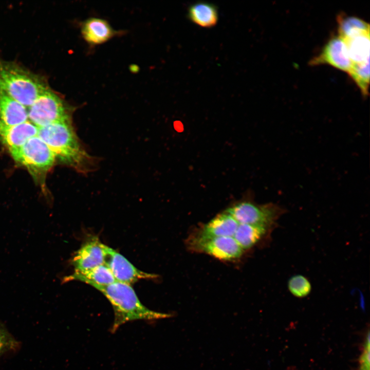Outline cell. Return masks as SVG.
<instances>
[{"label":"cell","instance_id":"cell-22","mask_svg":"<svg viewBox=\"0 0 370 370\" xmlns=\"http://www.w3.org/2000/svg\"><path fill=\"white\" fill-rule=\"evenodd\" d=\"M16 345V341L0 325V356Z\"/></svg>","mask_w":370,"mask_h":370},{"label":"cell","instance_id":"cell-2","mask_svg":"<svg viewBox=\"0 0 370 370\" xmlns=\"http://www.w3.org/2000/svg\"><path fill=\"white\" fill-rule=\"evenodd\" d=\"M112 305L114 319L110 332H115L125 323L136 320L155 321L170 318L173 314L150 309L139 300L130 285L117 281L106 286L94 285Z\"/></svg>","mask_w":370,"mask_h":370},{"label":"cell","instance_id":"cell-7","mask_svg":"<svg viewBox=\"0 0 370 370\" xmlns=\"http://www.w3.org/2000/svg\"><path fill=\"white\" fill-rule=\"evenodd\" d=\"M17 162L34 173H46L53 165L55 157L38 136L29 139L22 146L10 152Z\"/></svg>","mask_w":370,"mask_h":370},{"label":"cell","instance_id":"cell-11","mask_svg":"<svg viewBox=\"0 0 370 370\" xmlns=\"http://www.w3.org/2000/svg\"><path fill=\"white\" fill-rule=\"evenodd\" d=\"M39 128L29 121L11 126H0V140L9 152L22 146L38 135Z\"/></svg>","mask_w":370,"mask_h":370},{"label":"cell","instance_id":"cell-9","mask_svg":"<svg viewBox=\"0 0 370 370\" xmlns=\"http://www.w3.org/2000/svg\"><path fill=\"white\" fill-rule=\"evenodd\" d=\"M116 281L131 285L141 279H155L157 275L143 272L135 267L124 256L107 247L105 261Z\"/></svg>","mask_w":370,"mask_h":370},{"label":"cell","instance_id":"cell-15","mask_svg":"<svg viewBox=\"0 0 370 370\" xmlns=\"http://www.w3.org/2000/svg\"><path fill=\"white\" fill-rule=\"evenodd\" d=\"M187 17L189 21L201 27L212 28L218 21L217 7L208 2H196L189 7Z\"/></svg>","mask_w":370,"mask_h":370},{"label":"cell","instance_id":"cell-3","mask_svg":"<svg viewBox=\"0 0 370 370\" xmlns=\"http://www.w3.org/2000/svg\"><path fill=\"white\" fill-rule=\"evenodd\" d=\"M47 87L36 75L16 64L0 61V90L26 107Z\"/></svg>","mask_w":370,"mask_h":370},{"label":"cell","instance_id":"cell-6","mask_svg":"<svg viewBox=\"0 0 370 370\" xmlns=\"http://www.w3.org/2000/svg\"><path fill=\"white\" fill-rule=\"evenodd\" d=\"M187 245L190 250L224 261L238 259L245 252L232 237L209 236L197 232L190 236Z\"/></svg>","mask_w":370,"mask_h":370},{"label":"cell","instance_id":"cell-14","mask_svg":"<svg viewBox=\"0 0 370 370\" xmlns=\"http://www.w3.org/2000/svg\"><path fill=\"white\" fill-rule=\"evenodd\" d=\"M239 224L224 211L201 226L197 233L209 236L233 237Z\"/></svg>","mask_w":370,"mask_h":370},{"label":"cell","instance_id":"cell-10","mask_svg":"<svg viewBox=\"0 0 370 370\" xmlns=\"http://www.w3.org/2000/svg\"><path fill=\"white\" fill-rule=\"evenodd\" d=\"M107 247L95 237L86 241L72 260L75 271L83 272L104 264Z\"/></svg>","mask_w":370,"mask_h":370},{"label":"cell","instance_id":"cell-13","mask_svg":"<svg viewBox=\"0 0 370 370\" xmlns=\"http://www.w3.org/2000/svg\"><path fill=\"white\" fill-rule=\"evenodd\" d=\"M28 119L26 107L0 90V126H14Z\"/></svg>","mask_w":370,"mask_h":370},{"label":"cell","instance_id":"cell-19","mask_svg":"<svg viewBox=\"0 0 370 370\" xmlns=\"http://www.w3.org/2000/svg\"><path fill=\"white\" fill-rule=\"evenodd\" d=\"M369 32L343 39L346 44L352 64L360 63L369 60Z\"/></svg>","mask_w":370,"mask_h":370},{"label":"cell","instance_id":"cell-1","mask_svg":"<svg viewBox=\"0 0 370 370\" xmlns=\"http://www.w3.org/2000/svg\"><path fill=\"white\" fill-rule=\"evenodd\" d=\"M38 128L37 136L55 158L80 172L86 173L92 169L94 160L82 147L71 121L55 122Z\"/></svg>","mask_w":370,"mask_h":370},{"label":"cell","instance_id":"cell-20","mask_svg":"<svg viewBox=\"0 0 370 370\" xmlns=\"http://www.w3.org/2000/svg\"><path fill=\"white\" fill-rule=\"evenodd\" d=\"M348 75L359 88L362 95L366 97L368 95L369 84V60L356 64H352Z\"/></svg>","mask_w":370,"mask_h":370},{"label":"cell","instance_id":"cell-21","mask_svg":"<svg viewBox=\"0 0 370 370\" xmlns=\"http://www.w3.org/2000/svg\"><path fill=\"white\" fill-rule=\"evenodd\" d=\"M288 289L293 296L302 298L311 291V285L307 278L302 275L292 276L288 282Z\"/></svg>","mask_w":370,"mask_h":370},{"label":"cell","instance_id":"cell-4","mask_svg":"<svg viewBox=\"0 0 370 370\" xmlns=\"http://www.w3.org/2000/svg\"><path fill=\"white\" fill-rule=\"evenodd\" d=\"M27 110L29 121L38 127L55 122L71 121L70 107L48 87Z\"/></svg>","mask_w":370,"mask_h":370},{"label":"cell","instance_id":"cell-17","mask_svg":"<svg viewBox=\"0 0 370 370\" xmlns=\"http://www.w3.org/2000/svg\"><path fill=\"white\" fill-rule=\"evenodd\" d=\"M78 280L92 286H106L116 282L109 268L105 264L83 272H76L66 278L65 281Z\"/></svg>","mask_w":370,"mask_h":370},{"label":"cell","instance_id":"cell-8","mask_svg":"<svg viewBox=\"0 0 370 370\" xmlns=\"http://www.w3.org/2000/svg\"><path fill=\"white\" fill-rule=\"evenodd\" d=\"M308 64L310 66L328 65L347 74L352 66L346 44L339 35L332 36L319 54L309 61Z\"/></svg>","mask_w":370,"mask_h":370},{"label":"cell","instance_id":"cell-23","mask_svg":"<svg viewBox=\"0 0 370 370\" xmlns=\"http://www.w3.org/2000/svg\"><path fill=\"white\" fill-rule=\"evenodd\" d=\"M359 370H369V334L363 346L362 354L359 359Z\"/></svg>","mask_w":370,"mask_h":370},{"label":"cell","instance_id":"cell-5","mask_svg":"<svg viewBox=\"0 0 370 370\" xmlns=\"http://www.w3.org/2000/svg\"><path fill=\"white\" fill-rule=\"evenodd\" d=\"M239 224L273 228L285 210L272 202L259 205L250 200L237 202L226 210Z\"/></svg>","mask_w":370,"mask_h":370},{"label":"cell","instance_id":"cell-12","mask_svg":"<svg viewBox=\"0 0 370 370\" xmlns=\"http://www.w3.org/2000/svg\"><path fill=\"white\" fill-rule=\"evenodd\" d=\"M119 33L106 20L100 18H89L81 26L83 38L91 45L104 43Z\"/></svg>","mask_w":370,"mask_h":370},{"label":"cell","instance_id":"cell-18","mask_svg":"<svg viewBox=\"0 0 370 370\" xmlns=\"http://www.w3.org/2000/svg\"><path fill=\"white\" fill-rule=\"evenodd\" d=\"M338 35L343 39L369 32V24L363 19L345 13L339 14L337 17Z\"/></svg>","mask_w":370,"mask_h":370},{"label":"cell","instance_id":"cell-16","mask_svg":"<svg viewBox=\"0 0 370 370\" xmlns=\"http://www.w3.org/2000/svg\"><path fill=\"white\" fill-rule=\"evenodd\" d=\"M272 229L263 226L239 224L233 238L245 251L267 236Z\"/></svg>","mask_w":370,"mask_h":370}]
</instances>
